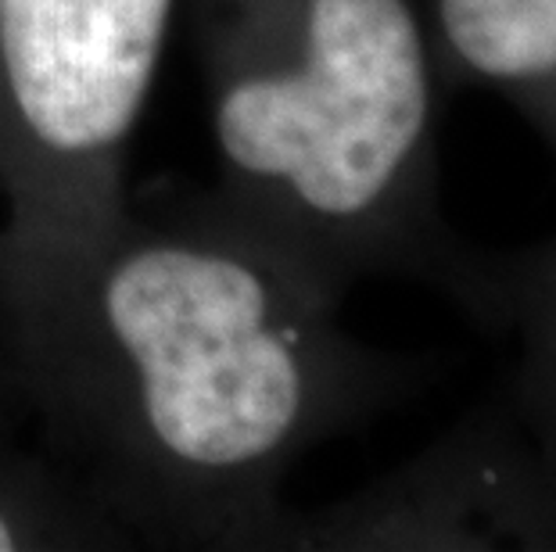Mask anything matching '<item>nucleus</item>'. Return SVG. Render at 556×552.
I'll return each instance as SVG.
<instances>
[{
    "label": "nucleus",
    "mask_w": 556,
    "mask_h": 552,
    "mask_svg": "<svg viewBox=\"0 0 556 552\" xmlns=\"http://www.w3.org/2000/svg\"><path fill=\"white\" fill-rule=\"evenodd\" d=\"M330 280L205 191L58 248L0 238V362L129 545L288 549L283 477L395 391Z\"/></svg>",
    "instance_id": "f257e3e1"
},
{
    "label": "nucleus",
    "mask_w": 556,
    "mask_h": 552,
    "mask_svg": "<svg viewBox=\"0 0 556 552\" xmlns=\"http://www.w3.org/2000/svg\"><path fill=\"white\" fill-rule=\"evenodd\" d=\"M212 194L338 291L417 277L492 323L495 262L438 205V76L413 0H194Z\"/></svg>",
    "instance_id": "f03ea898"
},
{
    "label": "nucleus",
    "mask_w": 556,
    "mask_h": 552,
    "mask_svg": "<svg viewBox=\"0 0 556 552\" xmlns=\"http://www.w3.org/2000/svg\"><path fill=\"white\" fill-rule=\"evenodd\" d=\"M176 0H0V238L58 248L126 208Z\"/></svg>",
    "instance_id": "7ed1b4c3"
},
{
    "label": "nucleus",
    "mask_w": 556,
    "mask_h": 552,
    "mask_svg": "<svg viewBox=\"0 0 556 552\" xmlns=\"http://www.w3.org/2000/svg\"><path fill=\"white\" fill-rule=\"evenodd\" d=\"M442 87L500 93L556 151V0H413Z\"/></svg>",
    "instance_id": "20e7f679"
},
{
    "label": "nucleus",
    "mask_w": 556,
    "mask_h": 552,
    "mask_svg": "<svg viewBox=\"0 0 556 552\" xmlns=\"http://www.w3.org/2000/svg\"><path fill=\"white\" fill-rule=\"evenodd\" d=\"M492 323H510L520 334V431L556 485V238L528 255L500 258Z\"/></svg>",
    "instance_id": "39448f33"
},
{
    "label": "nucleus",
    "mask_w": 556,
    "mask_h": 552,
    "mask_svg": "<svg viewBox=\"0 0 556 552\" xmlns=\"http://www.w3.org/2000/svg\"><path fill=\"white\" fill-rule=\"evenodd\" d=\"M123 545H129L123 527L54 455H26L0 445V552Z\"/></svg>",
    "instance_id": "423d86ee"
}]
</instances>
